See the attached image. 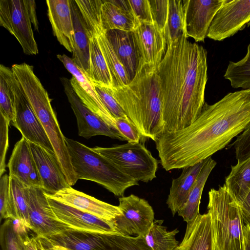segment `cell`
Masks as SVG:
<instances>
[{
  "label": "cell",
  "instance_id": "6da1fadb",
  "mask_svg": "<svg viewBox=\"0 0 250 250\" xmlns=\"http://www.w3.org/2000/svg\"><path fill=\"white\" fill-rule=\"evenodd\" d=\"M250 123V89L205 103L197 119L181 130L164 132L155 140L166 171L192 166L225 148Z\"/></svg>",
  "mask_w": 250,
  "mask_h": 250
},
{
  "label": "cell",
  "instance_id": "7a4b0ae2",
  "mask_svg": "<svg viewBox=\"0 0 250 250\" xmlns=\"http://www.w3.org/2000/svg\"><path fill=\"white\" fill-rule=\"evenodd\" d=\"M187 38L184 34L167 44L157 68L161 82L164 132L181 130L191 125L206 103L207 52Z\"/></svg>",
  "mask_w": 250,
  "mask_h": 250
},
{
  "label": "cell",
  "instance_id": "3957f363",
  "mask_svg": "<svg viewBox=\"0 0 250 250\" xmlns=\"http://www.w3.org/2000/svg\"><path fill=\"white\" fill-rule=\"evenodd\" d=\"M111 90L142 136L155 142L165 131L161 82L157 68L139 60L136 74L129 83Z\"/></svg>",
  "mask_w": 250,
  "mask_h": 250
},
{
  "label": "cell",
  "instance_id": "277c9868",
  "mask_svg": "<svg viewBox=\"0 0 250 250\" xmlns=\"http://www.w3.org/2000/svg\"><path fill=\"white\" fill-rule=\"evenodd\" d=\"M12 69L43 127L70 186L78 178L73 170L65 137L63 135L48 93L35 75L33 66L25 62L15 64Z\"/></svg>",
  "mask_w": 250,
  "mask_h": 250
},
{
  "label": "cell",
  "instance_id": "5b68a950",
  "mask_svg": "<svg viewBox=\"0 0 250 250\" xmlns=\"http://www.w3.org/2000/svg\"><path fill=\"white\" fill-rule=\"evenodd\" d=\"M71 164L78 179L96 182L117 196H124L128 188L139 182L121 171L92 148L65 137Z\"/></svg>",
  "mask_w": 250,
  "mask_h": 250
},
{
  "label": "cell",
  "instance_id": "8992f818",
  "mask_svg": "<svg viewBox=\"0 0 250 250\" xmlns=\"http://www.w3.org/2000/svg\"><path fill=\"white\" fill-rule=\"evenodd\" d=\"M214 250H244L245 225L240 208L224 185L208 192Z\"/></svg>",
  "mask_w": 250,
  "mask_h": 250
},
{
  "label": "cell",
  "instance_id": "52a82bcc",
  "mask_svg": "<svg viewBox=\"0 0 250 250\" xmlns=\"http://www.w3.org/2000/svg\"><path fill=\"white\" fill-rule=\"evenodd\" d=\"M92 149L106 158L121 171L139 182H148L156 177L158 161L141 143Z\"/></svg>",
  "mask_w": 250,
  "mask_h": 250
},
{
  "label": "cell",
  "instance_id": "ba28073f",
  "mask_svg": "<svg viewBox=\"0 0 250 250\" xmlns=\"http://www.w3.org/2000/svg\"><path fill=\"white\" fill-rule=\"evenodd\" d=\"M0 25L16 38L24 54H38L32 26L38 31L35 0H0Z\"/></svg>",
  "mask_w": 250,
  "mask_h": 250
},
{
  "label": "cell",
  "instance_id": "9c48e42d",
  "mask_svg": "<svg viewBox=\"0 0 250 250\" xmlns=\"http://www.w3.org/2000/svg\"><path fill=\"white\" fill-rule=\"evenodd\" d=\"M15 118L13 125L29 142L54 151L52 145L21 84L14 73L11 78Z\"/></svg>",
  "mask_w": 250,
  "mask_h": 250
},
{
  "label": "cell",
  "instance_id": "30bf717a",
  "mask_svg": "<svg viewBox=\"0 0 250 250\" xmlns=\"http://www.w3.org/2000/svg\"><path fill=\"white\" fill-rule=\"evenodd\" d=\"M122 214L115 220L116 227L123 235L145 236L154 221V212L148 201L134 194L119 198Z\"/></svg>",
  "mask_w": 250,
  "mask_h": 250
},
{
  "label": "cell",
  "instance_id": "8fae6325",
  "mask_svg": "<svg viewBox=\"0 0 250 250\" xmlns=\"http://www.w3.org/2000/svg\"><path fill=\"white\" fill-rule=\"evenodd\" d=\"M250 24V0H224L209 28L207 37L222 41Z\"/></svg>",
  "mask_w": 250,
  "mask_h": 250
},
{
  "label": "cell",
  "instance_id": "7c38bea8",
  "mask_svg": "<svg viewBox=\"0 0 250 250\" xmlns=\"http://www.w3.org/2000/svg\"><path fill=\"white\" fill-rule=\"evenodd\" d=\"M27 200L31 230L37 237L54 235L72 229L57 219L42 188L28 187Z\"/></svg>",
  "mask_w": 250,
  "mask_h": 250
},
{
  "label": "cell",
  "instance_id": "4fadbf2b",
  "mask_svg": "<svg viewBox=\"0 0 250 250\" xmlns=\"http://www.w3.org/2000/svg\"><path fill=\"white\" fill-rule=\"evenodd\" d=\"M61 81L76 116L80 136L88 139L94 136L103 135L112 139L125 141L118 131L111 128L100 117L83 103L74 91L70 80L66 78H61Z\"/></svg>",
  "mask_w": 250,
  "mask_h": 250
},
{
  "label": "cell",
  "instance_id": "5bb4252c",
  "mask_svg": "<svg viewBox=\"0 0 250 250\" xmlns=\"http://www.w3.org/2000/svg\"><path fill=\"white\" fill-rule=\"evenodd\" d=\"M45 195L57 219L72 229L103 234L121 235L116 227L115 220L101 219Z\"/></svg>",
  "mask_w": 250,
  "mask_h": 250
},
{
  "label": "cell",
  "instance_id": "9a60e30c",
  "mask_svg": "<svg viewBox=\"0 0 250 250\" xmlns=\"http://www.w3.org/2000/svg\"><path fill=\"white\" fill-rule=\"evenodd\" d=\"M57 58L72 74V77L70 79V84L83 103L111 128L118 131L116 125V119L101 102L93 83L75 63L72 58L65 54H58Z\"/></svg>",
  "mask_w": 250,
  "mask_h": 250
},
{
  "label": "cell",
  "instance_id": "2e32d148",
  "mask_svg": "<svg viewBox=\"0 0 250 250\" xmlns=\"http://www.w3.org/2000/svg\"><path fill=\"white\" fill-rule=\"evenodd\" d=\"M224 0H184L185 32L196 42H204Z\"/></svg>",
  "mask_w": 250,
  "mask_h": 250
},
{
  "label": "cell",
  "instance_id": "e0dca14e",
  "mask_svg": "<svg viewBox=\"0 0 250 250\" xmlns=\"http://www.w3.org/2000/svg\"><path fill=\"white\" fill-rule=\"evenodd\" d=\"M139 60L157 68L167 50L162 31L155 22H141L133 31Z\"/></svg>",
  "mask_w": 250,
  "mask_h": 250
},
{
  "label": "cell",
  "instance_id": "ac0fdd59",
  "mask_svg": "<svg viewBox=\"0 0 250 250\" xmlns=\"http://www.w3.org/2000/svg\"><path fill=\"white\" fill-rule=\"evenodd\" d=\"M29 143L31 150L45 193L54 194L68 188L66 178L54 151Z\"/></svg>",
  "mask_w": 250,
  "mask_h": 250
},
{
  "label": "cell",
  "instance_id": "d6986e66",
  "mask_svg": "<svg viewBox=\"0 0 250 250\" xmlns=\"http://www.w3.org/2000/svg\"><path fill=\"white\" fill-rule=\"evenodd\" d=\"M45 194L56 200L104 220L114 221L122 214L118 206L99 200L71 187L62 189L54 194L45 192Z\"/></svg>",
  "mask_w": 250,
  "mask_h": 250
},
{
  "label": "cell",
  "instance_id": "ffe728a7",
  "mask_svg": "<svg viewBox=\"0 0 250 250\" xmlns=\"http://www.w3.org/2000/svg\"><path fill=\"white\" fill-rule=\"evenodd\" d=\"M9 176L28 187L41 188L42 184L29 142L22 137L15 144L8 165Z\"/></svg>",
  "mask_w": 250,
  "mask_h": 250
},
{
  "label": "cell",
  "instance_id": "44dd1931",
  "mask_svg": "<svg viewBox=\"0 0 250 250\" xmlns=\"http://www.w3.org/2000/svg\"><path fill=\"white\" fill-rule=\"evenodd\" d=\"M46 2L54 35L61 45L72 53L74 28L70 0H46Z\"/></svg>",
  "mask_w": 250,
  "mask_h": 250
},
{
  "label": "cell",
  "instance_id": "7402d4cb",
  "mask_svg": "<svg viewBox=\"0 0 250 250\" xmlns=\"http://www.w3.org/2000/svg\"><path fill=\"white\" fill-rule=\"evenodd\" d=\"M101 17L102 26L105 33L113 29L133 32L140 24L128 0H104Z\"/></svg>",
  "mask_w": 250,
  "mask_h": 250
},
{
  "label": "cell",
  "instance_id": "603a6c76",
  "mask_svg": "<svg viewBox=\"0 0 250 250\" xmlns=\"http://www.w3.org/2000/svg\"><path fill=\"white\" fill-rule=\"evenodd\" d=\"M174 250H214L212 222L208 212L188 223L182 242Z\"/></svg>",
  "mask_w": 250,
  "mask_h": 250
},
{
  "label": "cell",
  "instance_id": "cb8c5ba5",
  "mask_svg": "<svg viewBox=\"0 0 250 250\" xmlns=\"http://www.w3.org/2000/svg\"><path fill=\"white\" fill-rule=\"evenodd\" d=\"M105 35L131 81L136 74L139 62L133 32L113 29L107 31Z\"/></svg>",
  "mask_w": 250,
  "mask_h": 250
},
{
  "label": "cell",
  "instance_id": "d4e9b609",
  "mask_svg": "<svg viewBox=\"0 0 250 250\" xmlns=\"http://www.w3.org/2000/svg\"><path fill=\"white\" fill-rule=\"evenodd\" d=\"M74 28L72 60L89 79V42L88 32L75 0H70Z\"/></svg>",
  "mask_w": 250,
  "mask_h": 250
},
{
  "label": "cell",
  "instance_id": "484cf974",
  "mask_svg": "<svg viewBox=\"0 0 250 250\" xmlns=\"http://www.w3.org/2000/svg\"><path fill=\"white\" fill-rule=\"evenodd\" d=\"M206 160L192 166L183 168L181 175L177 178L172 179L166 203L173 216L187 202L191 189Z\"/></svg>",
  "mask_w": 250,
  "mask_h": 250
},
{
  "label": "cell",
  "instance_id": "4316f807",
  "mask_svg": "<svg viewBox=\"0 0 250 250\" xmlns=\"http://www.w3.org/2000/svg\"><path fill=\"white\" fill-rule=\"evenodd\" d=\"M216 164L211 157L206 160L191 189L187 202L177 212L178 215L182 217L187 224L193 221L200 214L199 206L203 190L210 172Z\"/></svg>",
  "mask_w": 250,
  "mask_h": 250
},
{
  "label": "cell",
  "instance_id": "83f0119b",
  "mask_svg": "<svg viewBox=\"0 0 250 250\" xmlns=\"http://www.w3.org/2000/svg\"><path fill=\"white\" fill-rule=\"evenodd\" d=\"M89 62V79L93 84L112 88L113 80L97 37L90 39Z\"/></svg>",
  "mask_w": 250,
  "mask_h": 250
},
{
  "label": "cell",
  "instance_id": "f1b7e54d",
  "mask_svg": "<svg viewBox=\"0 0 250 250\" xmlns=\"http://www.w3.org/2000/svg\"><path fill=\"white\" fill-rule=\"evenodd\" d=\"M237 202L242 200L250 191V158L231 166L225 184Z\"/></svg>",
  "mask_w": 250,
  "mask_h": 250
},
{
  "label": "cell",
  "instance_id": "f546056e",
  "mask_svg": "<svg viewBox=\"0 0 250 250\" xmlns=\"http://www.w3.org/2000/svg\"><path fill=\"white\" fill-rule=\"evenodd\" d=\"M97 38L113 80V87H121L129 83L130 80L128 74L105 33L100 35Z\"/></svg>",
  "mask_w": 250,
  "mask_h": 250
},
{
  "label": "cell",
  "instance_id": "4dcf8cb0",
  "mask_svg": "<svg viewBox=\"0 0 250 250\" xmlns=\"http://www.w3.org/2000/svg\"><path fill=\"white\" fill-rule=\"evenodd\" d=\"M163 220H154L149 231L144 236L146 244L152 250H174L179 245L175 238L177 229L168 231L162 225Z\"/></svg>",
  "mask_w": 250,
  "mask_h": 250
},
{
  "label": "cell",
  "instance_id": "1f68e13d",
  "mask_svg": "<svg viewBox=\"0 0 250 250\" xmlns=\"http://www.w3.org/2000/svg\"><path fill=\"white\" fill-rule=\"evenodd\" d=\"M85 23L90 39L105 33L101 22L103 0H75Z\"/></svg>",
  "mask_w": 250,
  "mask_h": 250
},
{
  "label": "cell",
  "instance_id": "d6a6232c",
  "mask_svg": "<svg viewBox=\"0 0 250 250\" xmlns=\"http://www.w3.org/2000/svg\"><path fill=\"white\" fill-rule=\"evenodd\" d=\"M12 68L0 65V114L13 125L15 118L14 96L11 85Z\"/></svg>",
  "mask_w": 250,
  "mask_h": 250
},
{
  "label": "cell",
  "instance_id": "836d02e7",
  "mask_svg": "<svg viewBox=\"0 0 250 250\" xmlns=\"http://www.w3.org/2000/svg\"><path fill=\"white\" fill-rule=\"evenodd\" d=\"M9 180L10 191L17 220L23 228L31 230L27 200L28 187L15 177L9 176Z\"/></svg>",
  "mask_w": 250,
  "mask_h": 250
},
{
  "label": "cell",
  "instance_id": "e575fe53",
  "mask_svg": "<svg viewBox=\"0 0 250 250\" xmlns=\"http://www.w3.org/2000/svg\"><path fill=\"white\" fill-rule=\"evenodd\" d=\"M186 34L183 0H169L167 23L164 31L167 45Z\"/></svg>",
  "mask_w": 250,
  "mask_h": 250
},
{
  "label": "cell",
  "instance_id": "d590c367",
  "mask_svg": "<svg viewBox=\"0 0 250 250\" xmlns=\"http://www.w3.org/2000/svg\"><path fill=\"white\" fill-rule=\"evenodd\" d=\"M224 77L233 88L250 89V43L242 59L237 62H229Z\"/></svg>",
  "mask_w": 250,
  "mask_h": 250
},
{
  "label": "cell",
  "instance_id": "8d00e7d4",
  "mask_svg": "<svg viewBox=\"0 0 250 250\" xmlns=\"http://www.w3.org/2000/svg\"><path fill=\"white\" fill-rule=\"evenodd\" d=\"M105 250H152L146 244L144 236L133 237L120 234H109Z\"/></svg>",
  "mask_w": 250,
  "mask_h": 250
},
{
  "label": "cell",
  "instance_id": "74e56055",
  "mask_svg": "<svg viewBox=\"0 0 250 250\" xmlns=\"http://www.w3.org/2000/svg\"><path fill=\"white\" fill-rule=\"evenodd\" d=\"M0 242L1 250H21L18 220H5L0 227Z\"/></svg>",
  "mask_w": 250,
  "mask_h": 250
},
{
  "label": "cell",
  "instance_id": "f35d334b",
  "mask_svg": "<svg viewBox=\"0 0 250 250\" xmlns=\"http://www.w3.org/2000/svg\"><path fill=\"white\" fill-rule=\"evenodd\" d=\"M0 218L17 220L10 191L9 176L5 174L0 180Z\"/></svg>",
  "mask_w": 250,
  "mask_h": 250
},
{
  "label": "cell",
  "instance_id": "ab89813d",
  "mask_svg": "<svg viewBox=\"0 0 250 250\" xmlns=\"http://www.w3.org/2000/svg\"><path fill=\"white\" fill-rule=\"evenodd\" d=\"M94 86L101 102L115 119H123L131 122L114 97L111 88L95 84Z\"/></svg>",
  "mask_w": 250,
  "mask_h": 250
},
{
  "label": "cell",
  "instance_id": "60d3db41",
  "mask_svg": "<svg viewBox=\"0 0 250 250\" xmlns=\"http://www.w3.org/2000/svg\"><path fill=\"white\" fill-rule=\"evenodd\" d=\"M233 146L237 163H241L250 158V123L239 134L235 141L228 146V148Z\"/></svg>",
  "mask_w": 250,
  "mask_h": 250
},
{
  "label": "cell",
  "instance_id": "b9f144b4",
  "mask_svg": "<svg viewBox=\"0 0 250 250\" xmlns=\"http://www.w3.org/2000/svg\"><path fill=\"white\" fill-rule=\"evenodd\" d=\"M153 21L164 33L168 14V0H149Z\"/></svg>",
  "mask_w": 250,
  "mask_h": 250
},
{
  "label": "cell",
  "instance_id": "7bdbcfd3",
  "mask_svg": "<svg viewBox=\"0 0 250 250\" xmlns=\"http://www.w3.org/2000/svg\"><path fill=\"white\" fill-rule=\"evenodd\" d=\"M118 132L125 141L131 143H140L142 136L132 122L123 119H116Z\"/></svg>",
  "mask_w": 250,
  "mask_h": 250
},
{
  "label": "cell",
  "instance_id": "ee69618b",
  "mask_svg": "<svg viewBox=\"0 0 250 250\" xmlns=\"http://www.w3.org/2000/svg\"><path fill=\"white\" fill-rule=\"evenodd\" d=\"M7 120L0 114V176L5 171V157L8 147V125Z\"/></svg>",
  "mask_w": 250,
  "mask_h": 250
},
{
  "label": "cell",
  "instance_id": "f6af8a7d",
  "mask_svg": "<svg viewBox=\"0 0 250 250\" xmlns=\"http://www.w3.org/2000/svg\"><path fill=\"white\" fill-rule=\"evenodd\" d=\"M134 14L141 22H154L149 1L148 0H128Z\"/></svg>",
  "mask_w": 250,
  "mask_h": 250
},
{
  "label": "cell",
  "instance_id": "bcb514c9",
  "mask_svg": "<svg viewBox=\"0 0 250 250\" xmlns=\"http://www.w3.org/2000/svg\"><path fill=\"white\" fill-rule=\"evenodd\" d=\"M18 228L21 250H39L36 237H30L27 230L18 221Z\"/></svg>",
  "mask_w": 250,
  "mask_h": 250
},
{
  "label": "cell",
  "instance_id": "7dc6e473",
  "mask_svg": "<svg viewBox=\"0 0 250 250\" xmlns=\"http://www.w3.org/2000/svg\"><path fill=\"white\" fill-rule=\"evenodd\" d=\"M237 202L240 208L245 225L250 227V191L242 200Z\"/></svg>",
  "mask_w": 250,
  "mask_h": 250
},
{
  "label": "cell",
  "instance_id": "c3c4849f",
  "mask_svg": "<svg viewBox=\"0 0 250 250\" xmlns=\"http://www.w3.org/2000/svg\"><path fill=\"white\" fill-rule=\"evenodd\" d=\"M244 250H250V227L245 225L244 227Z\"/></svg>",
  "mask_w": 250,
  "mask_h": 250
},
{
  "label": "cell",
  "instance_id": "681fc988",
  "mask_svg": "<svg viewBox=\"0 0 250 250\" xmlns=\"http://www.w3.org/2000/svg\"><path fill=\"white\" fill-rule=\"evenodd\" d=\"M44 248H45L46 250H66V249L63 247L60 246H48L44 247Z\"/></svg>",
  "mask_w": 250,
  "mask_h": 250
},
{
  "label": "cell",
  "instance_id": "f907efd6",
  "mask_svg": "<svg viewBox=\"0 0 250 250\" xmlns=\"http://www.w3.org/2000/svg\"><path fill=\"white\" fill-rule=\"evenodd\" d=\"M36 239H37V243L38 247L39 248V250H46L45 248L42 245L40 239L39 238H37V237H36Z\"/></svg>",
  "mask_w": 250,
  "mask_h": 250
},
{
  "label": "cell",
  "instance_id": "816d5d0a",
  "mask_svg": "<svg viewBox=\"0 0 250 250\" xmlns=\"http://www.w3.org/2000/svg\"><path fill=\"white\" fill-rule=\"evenodd\" d=\"M66 250H67L66 249Z\"/></svg>",
  "mask_w": 250,
  "mask_h": 250
}]
</instances>
